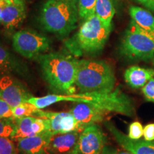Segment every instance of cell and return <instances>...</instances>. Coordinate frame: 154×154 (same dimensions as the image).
<instances>
[{"mask_svg": "<svg viewBox=\"0 0 154 154\" xmlns=\"http://www.w3.org/2000/svg\"><path fill=\"white\" fill-rule=\"evenodd\" d=\"M63 101L86 103L98 107L108 113H116L128 117H133L135 115V107L131 99L119 87L109 91L80 92L72 94H55L42 97L32 96L28 101L39 109Z\"/></svg>", "mask_w": 154, "mask_h": 154, "instance_id": "cell-1", "label": "cell"}, {"mask_svg": "<svg viewBox=\"0 0 154 154\" xmlns=\"http://www.w3.org/2000/svg\"><path fill=\"white\" fill-rule=\"evenodd\" d=\"M45 82L58 94L76 93V77L78 59L73 55L53 52L36 58Z\"/></svg>", "mask_w": 154, "mask_h": 154, "instance_id": "cell-2", "label": "cell"}, {"mask_svg": "<svg viewBox=\"0 0 154 154\" xmlns=\"http://www.w3.org/2000/svg\"><path fill=\"white\" fill-rule=\"evenodd\" d=\"M78 17V0H46L38 22L45 31L63 38L76 28Z\"/></svg>", "mask_w": 154, "mask_h": 154, "instance_id": "cell-3", "label": "cell"}, {"mask_svg": "<svg viewBox=\"0 0 154 154\" xmlns=\"http://www.w3.org/2000/svg\"><path fill=\"white\" fill-rule=\"evenodd\" d=\"M112 26H106L94 14L84 19L78 32L65 43L66 49L74 57L94 54L104 47Z\"/></svg>", "mask_w": 154, "mask_h": 154, "instance_id": "cell-4", "label": "cell"}, {"mask_svg": "<svg viewBox=\"0 0 154 154\" xmlns=\"http://www.w3.org/2000/svg\"><path fill=\"white\" fill-rule=\"evenodd\" d=\"M115 84L114 71L106 61L78 60L76 86L79 92L112 91Z\"/></svg>", "mask_w": 154, "mask_h": 154, "instance_id": "cell-5", "label": "cell"}, {"mask_svg": "<svg viewBox=\"0 0 154 154\" xmlns=\"http://www.w3.org/2000/svg\"><path fill=\"white\" fill-rule=\"evenodd\" d=\"M121 53L131 61H151L154 41L131 20L121 41Z\"/></svg>", "mask_w": 154, "mask_h": 154, "instance_id": "cell-6", "label": "cell"}, {"mask_svg": "<svg viewBox=\"0 0 154 154\" xmlns=\"http://www.w3.org/2000/svg\"><path fill=\"white\" fill-rule=\"evenodd\" d=\"M12 47L17 53L29 59H36L49 51L51 40L47 36L31 29L17 32L12 37Z\"/></svg>", "mask_w": 154, "mask_h": 154, "instance_id": "cell-7", "label": "cell"}, {"mask_svg": "<svg viewBox=\"0 0 154 154\" xmlns=\"http://www.w3.org/2000/svg\"><path fill=\"white\" fill-rule=\"evenodd\" d=\"M106 136L97 124L90 125L80 133L76 154H102Z\"/></svg>", "mask_w": 154, "mask_h": 154, "instance_id": "cell-8", "label": "cell"}, {"mask_svg": "<svg viewBox=\"0 0 154 154\" xmlns=\"http://www.w3.org/2000/svg\"><path fill=\"white\" fill-rule=\"evenodd\" d=\"M32 96L26 88L11 75L0 76V98L11 107L28 102Z\"/></svg>", "mask_w": 154, "mask_h": 154, "instance_id": "cell-9", "label": "cell"}, {"mask_svg": "<svg viewBox=\"0 0 154 154\" xmlns=\"http://www.w3.org/2000/svg\"><path fill=\"white\" fill-rule=\"evenodd\" d=\"M37 117L47 119L48 131L52 134L82 131L79 124L70 111L51 112L40 110Z\"/></svg>", "mask_w": 154, "mask_h": 154, "instance_id": "cell-10", "label": "cell"}, {"mask_svg": "<svg viewBox=\"0 0 154 154\" xmlns=\"http://www.w3.org/2000/svg\"><path fill=\"white\" fill-rule=\"evenodd\" d=\"M105 126L122 149L133 154H154V141L131 139L110 121H106Z\"/></svg>", "mask_w": 154, "mask_h": 154, "instance_id": "cell-11", "label": "cell"}, {"mask_svg": "<svg viewBox=\"0 0 154 154\" xmlns=\"http://www.w3.org/2000/svg\"><path fill=\"white\" fill-rule=\"evenodd\" d=\"M48 131L46 119L37 116H26L15 119V131L11 138L17 141L23 138L31 137Z\"/></svg>", "mask_w": 154, "mask_h": 154, "instance_id": "cell-12", "label": "cell"}, {"mask_svg": "<svg viewBox=\"0 0 154 154\" xmlns=\"http://www.w3.org/2000/svg\"><path fill=\"white\" fill-rule=\"evenodd\" d=\"M70 112L74 115L82 131L92 124L102 122L108 113L86 103H74Z\"/></svg>", "mask_w": 154, "mask_h": 154, "instance_id": "cell-13", "label": "cell"}, {"mask_svg": "<svg viewBox=\"0 0 154 154\" xmlns=\"http://www.w3.org/2000/svg\"><path fill=\"white\" fill-rule=\"evenodd\" d=\"M79 131L51 134L47 151L49 154H76Z\"/></svg>", "mask_w": 154, "mask_h": 154, "instance_id": "cell-14", "label": "cell"}, {"mask_svg": "<svg viewBox=\"0 0 154 154\" xmlns=\"http://www.w3.org/2000/svg\"><path fill=\"white\" fill-rule=\"evenodd\" d=\"M25 18V0H13L4 7L0 15V25L6 29H13L19 27Z\"/></svg>", "mask_w": 154, "mask_h": 154, "instance_id": "cell-15", "label": "cell"}, {"mask_svg": "<svg viewBox=\"0 0 154 154\" xmlns=\"http://www.w3.org/2000/svg\"><path fill=\"white\" fill-rule=\"evenodd\" d=\"M27 74L25 63L0 42V74H18L26 77Z\"/></svg>", "mask_w": 154, "mask_h": 154, "instance_id": "cell-16", "label": "cell"}, {"mask_svg": "<svg viewBox=\"0 0 154 154\" xmlns=\"http://www.w3.org/2000/svg\"><path fill=\"white\" fill-rule=\"evenodd\" d=\"M51 133L46 131L31 137L23 138L17 140V149L20 154H49L48 143Z\"/></svg>", "mask_w": 154, "mask_h": 154, "instance_id": "cell-17", "label": "cell"}, {"mask_svg": "<svg viewBox=\"0 0 154 154\" xmlns=\"http://www.w3.org/2000/svg\"><path fill=\"white\" fill-rule=\"evenodd\" d=\"M124 76L125 82L131 88L138 89L143 88L151 79L154 78V69L131 66L126 69Z\"/></svg>", "mask_w": 154, "mask_h": 154, "instance_id": "cell-18", "label": "cell"}, {"mask_svg": "<svg viewBox=\"0 0 154 154\" xmlns=\"http://www.w3.org/2000/svg\"><path fill=\"white\" fill-rule=\"evenodd\" d=\"M129 14L133 22L154 41V17L151 13L140 7L131 6Z\"/></svg>", "mask_w": 154, "mask_h": 154, "instance_id": "cell-19", "label": "cell"}, {"mask_svg": "<svg viewBox=\"0 0 154 154\" xmlns=\"http://www.w3.org/2000/svg\"><path fill=\"white\" fill-rule=\"evenodd\" d=\"M95 14L106 26H112L111 22L115 14L112 0H96Z\"/></svg>", "mask_w": 154, "mask_h": 154, "instance_id": "cell-20", "label": "cell"}, {"mask_svg": "<svg viewBox=\"0 0 154 154\" xmlns=\"http://www.w3.org/2000/svg\"><path fill=\"white\" fill-rule=\"evenodd\" d=\"M41 109H38L29 102L23 103L22 104L12 107V113L14 119H20L26 116H37Z\"/></svg>", "mask_w": 154, "mask_h": 154, "instance_id": "cell-21", "label": "cell"}, {"mask_svg": "<svg viewBox=\"0 0 154 154\" xmlns=\"http://www.w3.org/2000/svg\"><path fill=\"white\" fill-rule=\"evenodd\" d=\"M96 0H78L79 17L86 19L95 14Z\"/></svg>", "mask_w": 154, "mask_h": 154, "instance_id": "cell-22", "label": "cell"}, {"mask_svg": "<svg viewBox=\"0 0 154 154\" xmlns=\"http://www.w3.org/2000/svg\"><path fill=\"white\" fill-rule=\"evenodd\" d=\"M15 131V119H0V137L11 138Z\"/></svg>", "mask_w": 154, "mask_h": 154, "instance_id": "cell-23", "label": "cell"}, {"mask_svg": "<svg viewBox=\"0 0 154 154\" xmlns=\"http://www.w3.org/2000/svg\"><path fill=\"white\" fill-rule=\"evenodd\" d=\"M0 154H19L14 140L9 137H0Z\"/></svg>", "mask_w": 154, "mask_h": 154, "instance_id": "cell-24", "label": "cell"}, {"mask_svg": "<svg viewBox=\"0 0 154 154\" xmlns=\"http://www.w3.org/2000/svg\"><path fill=\"white\" fill-rule=\"evenodd\" d=\"M143 135V126L138 121H134L129 125L128 137L132 140H140Z\"/></svg>", "mask_w": 154, "mask_h": 154, "instance_id": "cell-25", "label": "cell"}, {"mask_svg": "<svg viewBox=\"0 0 154 154\" xmlns=\"http://www.w3.org/2000/svg\"><path fill=\"white\" fill-rule=\"evenodd\" d=\"M142 92L146 101L154 103V78L142 88Z\"/></svg>", "mask_w": 154, "mask_h": 154, "instance_id": "cell-26", "label": "cell"}, {"mask_svg": "<svg viewBox=\"0 0 154 154\" xmlns=\"http://www.w3.org/2000/svg\"><path fill=\"white\" fill-rule=\"evenodd\" d=\"M0 119H14L12 107L0 98Z\"/></svg>", "mask_w": 154, "mask_h": 154, "instance_id": "cell-27", "label": "cell"}, {"mask_svg": "<svg viewBox=\"0 0 154 154\" xmlns=\"http://www.w3.org/2000/svg\"><path fill=\"white\" fill-rule=\"evenodd\" d=\"M143 139L147 141H154V123L143 127Z\"/></svg>", "mask_w": 154, "mask_h": 154, "instance_id": "cell-28", "label": "cell"}, {"mask_svg": "<svg viewBox=\"0 0 154 154\" xmlns=\"http://www.w3.org/2000/svg\"><path fill=\"white\" fill-rule=\"evenodd\" d=\"M122 149V148H121ZM102 154H133L130 151L124 149H119L116 148L111 147V146H106L103 150Z\"/></svg>", "mask_w": 154, "mask_h": 154, "instance_id": "cell-29", "label": "cell"}, {"mask_svg": "<svg viewBox=\"0 0 154 154\" xmlns=\"http://www.w3.org/2000/svg\"><path fill=\"white\" fill-rule=\"evenodd\" d=\"M13 0H0V5H6L12 2Z\"/></svg>", "mask_w": 154, "mask_h": 154, "instance_id": "cell-30", "label": "cell"}, {"mask_svg": "<svg viewBox=\"0 0 154 154\" xmlns=\"http://www.w3.org/2000/svg\"><path fill=\"white\" fill-rule=\"evenodd\" d=\"M136 2H139L140 4H143L144 6H146L147 5L148 2H149V0H136Z\"/></svg>", "mask_w": 154, "mask_h": 154, "instance_id": "cell-31", "label": "cell"}, {"mask_svg": "<svg viewBox=\"0 0 154 154\" xmlns=\"http://www.w3.org/2000/svg\"><path fill=\"white\" fill-rule=\"evenodd\" d=\"M152 63H153V66H154V57H153V59H152Z\"/></svg>", "mask_w": 154, "mask_h": 154, "instance_id": "cell-32", "label": "cell"}, {"mask_svg": "<svg viewBox=\"0 0 154 154\" xmlns=\"http://www.w3.org/2000/svg\"><path fill=\"white\" fill-rule=\"evenodd\" d=\"M153 11H154V8H153Z\"/></svg>", "mask_w": 154, "mask_h": 154, "instance_id": "cell-33", "label": "cell"}]
</instances>
